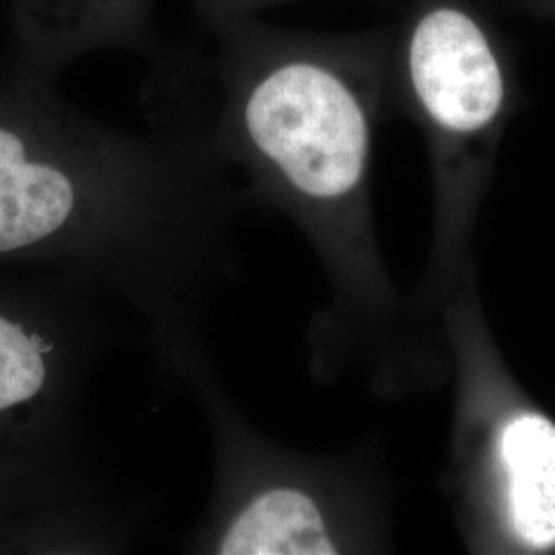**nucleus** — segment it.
<instances>
[{
    "label": "nucleus",
    "mask_w": 555,
    "mask_h": 555,
    "mask_svg": "<svg viewBox=\"0 0 555 555\" xmlns=\"http://www.w3.org/2000/svg\"><path fill=\"white\" fill-rule=\"evenodd\" d=\"M391 46L393 25L323 34L258 17L202 23L198 40L151 59L142 91L146 121L202 142L251 210L282 212L313 243L339 330L377 327L393 302L371 212Z\"/></svg>",
    "instance_id": "obj_1"
},
{
    "label": "nucleus",
    "mask_w": 555,
    "mask_h": 555,
    "mask_svg": "<svg viewBox=\"0 0 555 555\" xmlns=\"http://www.w3.org/2000/svg\"><path fill=\"white\" fill-rule=\"evenodd\" d=\"M393 95L428 139L442 202L472 204L513 103L506 50L474 0L408 2L393 25Z\"/></svg>",
    "instance_id": "obj_3"
},
{
    "label": "nucleus",
    "mask_w": 555,
    "mask_h": 555,
    "mask_svg": "<svg viewBox=\"0 0 555 555\" xmlns=\"http://www.w3.org/2000/svg\"><path fill=\"white\" fill-rule=\"evenodd\" d=\"M167 380L192 391L215 456L212 490L185 554L334 555L362 545L357 477L261 433L227 393L206 346L181 358Z\"/></svg>",
    "instance_id": "obj_2"
},
{
    "label": "nucleus",
    "mask_w": 555,
    "mask_h": 555,
    "mask_svg": "<svg viewBox=\"0 0 555 555\" xmlns=\"http://www.w3.org/2000/svg\"><path fill=\"white\" fill-rule=\"evenodd\" d=\"M492 449L506 535L525 552H554V420L537 410H516L498 424Z\"/></svg>",
    "instance_id": "obj_4"
},
{
    "label": "nucleus",
    "mask_w": 555,
    "mask_h": 555,
    "mask_svg": "<svg viewBox=\"0 0 555 555\" xmlns=\"http://www.w3.org/2000/svg\"><path fill=\"white\" fill-rule=\"evenodd\" d=\"M36 52L52 66L100 52L153 59L160 50L155 0H21Z\"/></svg>",
    "instance_id": "obj_5"
},
{
    "label": "nucleus",
    "mask_w": 555,
    "mask_h": 555,
    "mask_svg": "<svg viewBox=\"0 0 555 555\" xmlns=\"http://www.w3.org/2000/svg\"><path fill=\"white\" fill-rule=\"evenodd\" d=\"M291 2H300V0H192L199 23L258 17V13L266 9L291 4ZM369 2H389V0H369Z\"/></svg>",
    "instance_id": "obj_6"
}]
</instances>
